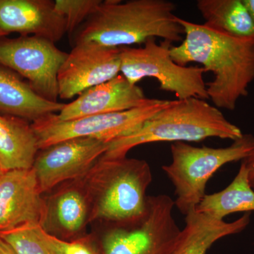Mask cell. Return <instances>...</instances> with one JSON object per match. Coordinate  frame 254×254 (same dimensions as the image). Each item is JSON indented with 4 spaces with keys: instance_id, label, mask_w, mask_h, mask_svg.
<instances>
[{
    "instance_id": "obj_26",
    "label": "cell",
    "mask_w": 254,
    "mask_h": 254,
    "mask_svg": "<svg viewBox=\"0 0 254 254\" xmlns=\"http://www.w3.org/2000/svg\"><path fill=\"white\" fill-rule=\"evenodd\" d=\"M243 2L254 23V0H243Z\"/></svg>"
},
{
    "instance_id": "obj_20",
    "label": "cell",
    "mask_w": 254,
    "mask_h": 254,
    "mask_svg": "<svg viewBox=\"0 0 254 254\" xmlns=\"http://www.w3.org/2000/svg\"><path fill=\"white\" fill-rule=\"evenodd\" d=\"M195 211L218 220L232 213L254 211V190L250 186L243 161L233 181L220 191L205 194Z\"/></svg>"
},
{
    "instance_id": "obj_14",
    "label": "cell",
    "mask_w": 254,
    "mask_h": 254,
    "mask_svg": "<svg viewBox=\"0 0 254 254\" xmlns=\"http://www.w3.org/2000/svg\"><path fill=\"white\" fill-rule=\"evenodd\" d=\"M153 99L146 98L141 87L132 84L120 73L110 81L83 91L76 99L64 104L56 117L60 121H71L139 108Z\"/></svg>"
},
{
    "instance_id": "obj_10",
    "label": "cell",
    "mask_w": 254,
    "mask_h": 254,
    "mask_svg": "<svg viewBox=\"0 0 254 254\" xmlns=\"http://www.w3.org/2000/svg\"><path fill=\"white\" fill-rule=\"evenodd\" d=\"M108 148L106 142L81 137L40 150L33 168L41 193L45 194L61 184L86 176Z\"/></svg>"
},
{
    "instance_id": "obj_19",
    "label": "cell",
    "mask_w": 254,
    "mask_h": 254,
    "mask_svg": "<svg viewBox=\"0 0 254 254\" xmlns=\"http://www.w3.org/2000/svg\"><path fill=\"white\" fill-rule=\"evenodd\" d=\"M196 6L207 27L235 38L254 40V23L243 0H198Z\"/></svg>"
},
{
    "instance_id": "obj_27",
    "label": "cell",
    "mask_w": 254,
    "mask_h": 254,
    "mask_svg": "<svg viewBox=\"0 0 254 254\" xmlns=\"http://www.w3.org/2000/svg\"><path fill=\"white\" fill-rule=\"evenodd\" d=\"M3 174L2 170H1V166H0V176Z\"/></svg>"
},
{
    "instance_id": "obj_21",
    "label": "cell",
    "mask_w": 254,
    "mask_h": 254,
    "mask_svg": "<svg viewBox=\"0 0 254 254\" xmlns=\"http://www.w3.org/2000/svg\"><path fill=\"white\" fill-rule=\"evenodd\" d=\"M0 237L16 254H56L43 240L41 226L38 224H27L11 231L1 232Z\"/></svg>"
},
{
    "instance_id": "obj_8",
    "label": "cell",
    "mask_w": 254,
    "mask_h": 254,
    "mask_svg": "<svg viewBox=\"0 0 254 254\" xmlns=\"http://www.w3.org/2000/svg\"><path fill=\"white\" fill-rule=\"evenodd\" d=\"M172 102L153 98L150 103L139 108L71 121H60L55 114L34 122L32 127L38 137L40 150L65 140L81 137H91L109 143L134 131Z\"/></svg>"
},
{
    "instance_id": "obj_7",
    "label": "cell",
    "mask_w": 254,
    "mask_h": 254,
    "mask_svg": "<svg viewBox=\"0 0 254 254\" xmlns=\"http://www.w3.org/2000/svg\"><path fill=\"white\" fill-rule=\"evenodd\" d=\"M172 46L170 42L158 44L155 38H150L143 46L122 48L120 73L134 85L144 78H154L160 89L173 93L177 100H208L204 68L175 63L170 54Z\"/></svg>"
},
{
    "instance_id": "obj_16",
    "label": "cell",
    "mask_w": 254,
    "mask_h": 254,
    "mask_svg": "<svg viewBox=\"0 0 254 254\" xmlns=\"http://www.w3.org/2000/svg\"><path fill=\"white\" fill-rule=\"evenodd\" d=\"M64 106L38 94L24 78L0 64V114L16 117L32 123L58 114Z\"/></svg>"
},
{
    "instance_id": "obj_25",
    "label": "cell",
    "mask_w": 254,
    "mask_h": 254,
    "mask_svg": "<svg viewBox=\"0 0 254 254\" xmlns=\"http://www.w3.org/2000/svg\"><path fill=\"white\" fill-rule=\"evenodd\" d=\"M0 254H16L11 246L0 237Z\"/></svg>"
},
{
    "instance_id": "obj_24",
    "label": "cell",
    "mask_w": 254,
    "mask_h": 254,
    "mask_svg": "<svg viewBox=\"0 0 254 254\" xmlns=\"http://www.w3.org/2000/svg\"><path fill=\"white\" fill-rule=\"evenodd\" d=\"M242 161L245 163L246 168H247L250 186L254 190V149Z\"/></svg>"
},
{
    "instance_id": "obj_9",
    "label": "cell",
    "mask_w": 254,
    "mask_h": 254,
    "mask_svg": "<svg viewBox=\"0 0 254 254\" xmlns=\"http://www.w3.org/2000/svg\"><path fill=\"white\" fill-rule=\"evenodd\" d=\"M68 53L37 36L0 38V64L28 81L45 99L58 103V72Z\"/></svg>"
},
{
    "instance_id": "obj_18",
    "label": "cell",
    "mask_w": 254,
    "mask_h": 254,
    "mask_svg": "<svg viewBox=\"0 0 254 254\" xmlns=\"http://www.w3.org/2000/svg\"><path fill=\"white\" fill-rule=\"evenodd\" d=\"M39 150L32 123L0 114V166L3 173L33 168Z\"/></svg>"
},
{
    "instance_id": "obj_4",
    "label": "cell",
    "mask_w": 254,
    "mask_h": 254,
    "mask_svg": "<svg viewBox=\"0 0 254 254\" xmlns=\"http://www.w3.org/2000/svg\"><path fill=\"white\" fill-rule=\"evenodd\" d=\"M83 180L91 202V222L125 223L145 213L146 190L153 180L145 160L101 157Z\"/></svg>"
},
{
    "instance_id": "obj_12",
    "label": "cell",
    "mask_w": 254,
    "mask_h": 254,
    "mask_svg": "<svg viewBox=\"0 0 254 254\" xmlns=\"http://www.w3.org/2000/svg\"><path fill=\"white\" fill-rule=\"evenodd\" d=\"M44 198L41 225L43 231L60 240L71 241L85 236L91 223V202L83 177L61 184Z\"/></svg>"
},
{
    "instance_id": "obj_13",
    "label": "cell",
    "mask_w": 254,
    "mask_h": 254,
    "mask_svg": "<svg viewBox=\"0 0 254 254\" xmlns=\"http://www.w3.org/2000/svg\"><path fill=\"white\" fill-rule=\"evenodd\" d=\"M44 198L33 168L0 176V233L27 224L41 225Z\"/></svg>"
},
{
    "instance_id": "obj_6",
    "label": "cell",
    "mask_w": 254,
    "mask_h": 254,
    "mask_svg": "<svg viewBox=\"0 0 254 254\" xmlns=\"http://www.w3.org/2000/svg\"><path fill=\"white\" fill-rule=\"evenodd\" d=\"M168 195H148L145 213L133 221L105 224L98 240L100 254H174L182 230Z\"/></svg>"
},
{
    "instance_id": "obj_11",
    "label": "cell",
    "mask_w": 254,
    "mask_h": 254,
    "mask_svg": "<svg viewBox=\"0 0 254 254\" xmlns=\"http://www.w3.org/2000/svg\"><path fill=\"white\" fill-rule=\"evenodd\" d=\"M121 49L94 43L73 45L58 72L59 98L72 99L120 74Z\"/></svg>"
},
{
    "instance_id": "obj_17",
    "label": "cell",
    "mask_w": 254,
    "mask_h": 254,
    "mask_svg": "<svg viewBox=\"0 0 254 254\" xmlns=\"http://www.w3.org/2000/svg\"><path fill=\"white\" fill-rule=\"evenodd\" d=\"M250 220V213L227 222L194 210L186 215L185 226L174 254H206L217 241L245 230Z\"/></svg>"
},
{
    "instance_id": "obj_1",
    "label": "cell",
    "mask_w": 254,
    "mask_h": 254,
    "mask_svg": "<svg viewBox=\"0 0 254 254\" xmlns=\"http://www.w3.org/2000/svg\"><path fill=\"white\" fill-rule=\"evenodd\" d=\"M177 21L185 36L170 48L172 58L182 66L199 64L213 73V79L206 83L208 99L218 109L234 111L254 81V40L228 36L178 16Z\"/></svg>"
},
{
    "instance_id": "obj_2",
    "label": "cell",
    "mask_w": 254,
    "mask_h": 254,
    "mask_svg": "<svg viewBox=\"0 0 254 254\" xmlns=\"http://www.w3.org/2000/svg\"><path fill=\"white\" fill-rule=\"evenodd\" d=\"M176 4L168 0L103 1L73 33V45L94 43L109 48L144 44L150 38L179 43L185 31L177 21Z\"/></svg>"
},
{
    "instance_id": "obj_15",
    "label": "cell",
    "mask_w": 254,
    "mask_h": 254,
    "mask_svg": "<svg viewBox=\"0 0 254 254\" xmlns=\"http://www.w3.org/2000/svg\"><path fill=\"white\" fill-rule=\"evenodd\" d=\"M13 33L56 43L66 34V23L55 1L0 0V38Z\"/></svg>"
},
{
    "instance_id": "obj_23",
    "label": "cell",
    "mask_w": 254,
    "mask_h": 254,
    "mask_svg": "<svg viewBox=\"0 0 254 254\" xmlns=\"http://www.w3.org/2000/svg\"><path fill=\"white\" fill-rule=\"evenodd\" d=\"M41 232L43 240L56 254H100L96 242L91 236L65 241L48 235L41 227Z\"/></svg>"
},
{
    "instance_id": "obj_3",
    "label": "cell",
    "mask_w": 254,
    "mask_h": 254,
    "mask_svg": "<svg viewBox=\"0 0 254 254\" xmlns=\"http://www.w3.org/2000/svg\"><path fill=\"white\" fill-rule=\"evenodd\" d=\"M240 128L205 100H173L141 127L108 143L103 159H118L138 145L156 142H198L209 138L235 141L243 136Z\"/></svg>"
},
{
    "instance_id": "obj_22",
    "label": "cell",
    "mask_w": 254,
    "mask_h": 254,
    "mask_svg": "<svg viewBox=\"0 0 254 254\" xmlns=\"http://www.w3.org/2000/svg\"><path fill=\"white\" fill-rule=\"evenodd\" d=\"M102 2L101 0H56L55 7L64 18L66 33L73 35L96 12Z\"/></svg>"
},
{
    "instance_id": "obj_5",
    "label": "cell",
    "mask_w": 254,
    "mask_h": 254,
    "mask_svg": "<svg viewBox=\"0 0 254 254\" xmlns=\"http://www.w3.org/2000/svg\"><path fill=\"white\" fill-rule=\"evenodd\" d=\"M254 149V136L250 133H244L226 148L173 143L172 163L162 169L175 187V206L185 216L194 211L205 196L207 183L214 174L227 163L242 161Z\"/></svg>"
}]
</instances>
